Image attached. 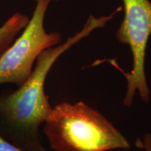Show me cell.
Here are the masks:
<instances>
[{
    "mask_svg": "<svg viewBox=\"0 0 151 151\" xmlns=\"http://www.w3.org/2000/svg\"><path fill=\"white\" fill-rule=\"evenodd\" d=\"M111 19L110 15H91L81 31L39 55L31 76L22 86L0 92V135L4 139L22 151H47L40 129L52 110L44 89L49 71L62 54Z\"/></svg>",
    "mask_w": 151,
    "mask_h": 151,
    "instance_id": "1",
    "label": "cell"
},
{
    "mask_svg": "<svg viewBox=\"0 0 151 151\" xmlns=\"http://www.w3.org/2000/svg\"><path fill=\"white\" fill-rule=\"evenodd\" d=\"M43 132L54 151H108L129 149L124 136L99 111L83 101L52 108Z\"/></svg>",
    "mask_w": 151,
    "mask_h": 151,
    "instance_id": "2",
    "label": "cell"
},
{
    "mask_svg": "<svg viewBox=\"0 0 151 151\" xmlns=\"http://www.w3.org/2000/svg\"><path fill=\"white\" fill-rule=\"evenodd\" d=\"M32 16L21 33L0 56V85L22 86L31 76L34 65L43 50L60 44L62 35L44 27L47 9L53 0H33Z\"/></svg>",
    "mask_w": 151,
    "mask_h": 151,
    "instance_id": "3",
    "label": "cell"
},
{
    "mask_svg": "<svg viewBox=\"0 0 151 151\" xmlns=\"http://www.w3.org/2000/svg\"><path fill=\"white\" fill-rule=\"evenodd\" d=\"M124 18L116 32L119 42L128 45L133 57V67L124 72L116 63L113 65L123 73L127 89L123 104L131 106L137 92L143 102L150 101L149 89L145 72L147 43L151 35V2L149 0H122Z\"/></svg>",
    "mask_w": 151,
    "mask_h": 151,
    "instance_id": "4",
    "label": "cell"
},
{
    "mask_svg": "<svg viewBox=\"0 0 151 151\" xmlns=\"http://www.w3.org/2000/svg\"><path fill=\"white\" fill-rule=\"evenodd\" d=\"M29 20L27 15L16 12L0 25V56L21 33Z\"/></svg>",
    "mask_w": 151,
    "mask_h": 151,
    "instance_id": "5",
    "label": "cell"
},
{
    "mask_svg": "<svg viewBox=\"0 0 151 151\" xmlns=\"http://www.w3.org/2000/svg\"><path fill=\"white\" fill-rule=\"evenodd\" d=\"M136 145L138 148H142L144 151H151V134H146L144 136L143 140L141 141L138 139L136 142Z\"/></svg>",
    "mask_w": 151,
    "mask_h": 151,
    "instance_id": "6",
    "label": "cell"
},
{
    "mask_svg": "<svg viewBox=\"0 0 151 151\" xmlns=\"http://www.w3.org/2000/svg\"><path fill=\"white\" fill-rule=\"evenodd\" d=\"M0 151H22L0 135Z\"/></svg>",
    "mask_w": 151,
    "mask_h": 151,
    "instance_id": "7",
    "label": "cell"
}]
</instances>
